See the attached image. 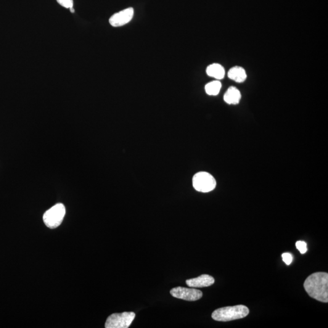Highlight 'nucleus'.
<instances>
[{"label":"nucleus","instance_id":"nucleus-1","mask_svg":"<svg viewBox=\"0 0 328 328\" xmlns=\"http://www.w3.org/2000/svg\"><path fill=\"white\" fill-rule=\"evenodd\" d=\"M304 288L311 298L328 302V274L326 272H315L307 278Z\"/></svg>","mask_w":328,"mask_h":328},{"label":"nucleus","instance_id":"nucleus-2","mask_svg":"<svg viewBox=\"0 0 328 328\" xmlns=\"http://www.w3.org/2000/svg\"><path fill=\"white\" fill-rule=\"evenodd\" d=\"M249 314V309L245 305L227 306L216 309L211 314L213 320L218 322H229L245 318Z\"/></svg>","mask_w":328,"mask_h":328},{"label":"nucleus","instance_id":"nucleus-3","mask_svg":"<svg viewBox=\"0 0 328 328\" xmlns=\"http://www.w3.org/2000/svg\"><path fill=\"white\" fill-rule=\"evenodd\" d=\"M192 184L197 191L202 193L211 192L216 186L215 178L205 171H200L196 173L193 177Z\"/></svg>","mask_w":328,"mask_h":328},{"label":"nucleus","instance_id":"nucleus-4","mask_svg":"<svg viewBox=\"0 0 328 328\" xmlns=\"http://www.w3.org/2000/svg\"><path fill=\"white\" fill-rule=\"evenodd\" d=\"M66 213V208L63 204H57L44 213L43 221L47 227L55 229L62 224Z\"/></svg>","mask_w":328,"mask_h":328},{"label":"nucleus","instance_id":"nucleus-5","mask_svg":"<svg viewBox=\"0 0 328 328\" xmlns=\"http://www.w3.org/2000/svg\"><path fill=\"white\" fill-rule=\"evenodd\" d=\"M136 317L133 312L116 313L108 317L105 323L106 328H128Z\"/></svg>","mask_w":328,"mask_h":328},{"label":"nucleus","instance_id":"nucleus-6","mask_svg":"<svg viewBox=\"0 0 328 328\" xmlns=\"http://www.w3.org/2000/svg\"><path fill=\"white\" fill-rule=\"evenodd\" d=\"M170 293L174 297L186 301H197L203 297L202 291L196 289L194 287H174L170 290Z\"/></svg>","mask_w":328,"mask_h":328},{"label":"nucleus","instance_id":"nucleus-7","mask_svg":"<svg viewBox=\"0 0 328 328\" xmlns=\"http://www.w3.org/2000/svg\"><path fill=\"white\" fill-rule=\"evenodd\" d=\"M133 15V8H127L112 16L110 18L109 22L110 25L114 27H120V26L125 25L130 22Z\"/></svg>","mask_w":328,"mask_h":328},{"label":"nucleus","instance_id":"nucleus-8","mask_svg":"<svg viewBox=\"0 0 328 328\" xmlns=\"http://www.w3.org/2000/svg\"><path fill=\"white\" fill-rule=\"evenodd\" d=\"M214 283H215L214 278L207 274H204L195 279L187 280L186 281L187 286L194 288L210 287L213 285Z\"/></svg>","mask_w":328,"mask_h":328},{"label":"nucleus","instance_id":"nucleus-9","mask_svg":"<svg viewBox=\"0 0 328 328\" xmlns=\"http://www.w3.org/2000/svg\"><path fill=\"white\" fill-rule=\"evenodd\" d=\"M242 95L239 90L234 86L230 87L224 96V101L229 105L239 104Z\"/></svg>","mask_w":328,"mask_h":328},{"label":"nucleus","instance_id":"nucleus-10","mask_svg":"<svg viewBox=\"0 0 328 328\" xmlns=\"http://www.w3.org/2000/svg\"><path fill=\"white\" fill-rule=\"evenodd\" d=\"M228 77L230 79L237 82V83H242L247 78V75H246L244 68L240 67H235L229 70Z\"/></svg>","mask_w":328,"mask_h":328},{"label":"nucleus","instance_id":"nucleus-11","mask_svg":"<svg viewBox=\"0 0 328 328\" xmlns=\"http://www.w3.org/2000/svg\"><path fill=\"white\" fill-rule=\"evenodd\" d=\"M206 72H207L208 76L218 79V80L223 79L225 76L224 68L218 63H213V64L209 65Z\"/></svg>","mask_w":328,"mask_h":328},{"label":"nucleus","instance_id":"nucleus-12","mask_svg":"<svg viewBox=\"0 0 328 328\" xmlns=\"http://www.w3.org/2000/svg\"><path fill=\"white\" fill-rule=\"evenodd\" d=\"M221 88V83L218 81L211 82L206 84L205 87L206 93L209 96H216L219 94Z\"/></svg>","mask_w":328,"mask_h":328},{"label":"nucleus","instance_id":"nucleus-13","mask_svg":"<svg viewBox=\"0 0 328 328\" xmlns=\"http://www.w3.org/2000/svg\"><path fill=\"white\" fill-rule=\"evenodd\" d=\"M56 1L61 6L70 9L71 12H74L73 0H56Z\"/></svg>","mask_w":328,"mask_h":328},{"label":"nucleus","instance_id":"nucleus-14","mask_svg":"<svg viewBox=\"0 0 328 328\" xmlns=\"http://www.w3.org/2000/svg\"><path fill=\"white\" fill-rule=\"evenodd\" d=\"M296 247L297 249L300 251V252L301 254L305 253L308 250V248H307V244L305 242H301V241H298V242H296Z\"/></svg>","mask_w":328,"mask_h":328},{"label":"nucleus","instance_id":"nucleus-15","mask_svg":"<svg viewBox=\"0 0 328 328\" xmlns=\"http://www.w3.org/2000/svg\"><path fill=\"white\" fill-rule=\"evenodd\" d=\"M283 261L285 262L287 265H290L293 260L292 254L289 253H284L282 254Z\"/></svg>","mask_w":328,"mask_h":328}]
</instances>
